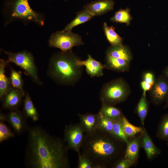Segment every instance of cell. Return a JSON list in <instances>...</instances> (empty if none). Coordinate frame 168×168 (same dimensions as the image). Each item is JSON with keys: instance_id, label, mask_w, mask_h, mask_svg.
Segmentation results:
<instances>
[{"instance_id": "1", "label": "cell", "mask_w": 168, "mask_h": 168, "mask_svg": "<svg viewBox=\"0 0 168 168\" xmlns=\"http://www.w3.org/2000/svg\"><path fill=\"white\" fill-rule=\"evenodd\" d=\"M26 164L32 168H67L69 148L64 140L40 126L29 129Z\"/></svg>"}, {"instance_id": "2", "label": "cell", "mask_w": 168, "mask_h": 168, "mask_svg": "<svg viewBox=\"0 0 168 168\" xmlns=\"http://www.w3.org/2000/svg\"><path fill=\"white\" fill-rule=\"evenodd\" d=\"M122 142L111 134L97 129L86 133L81 149L94 168H106L120 159Z\"/></svg>"}, {"instance_id": "3", "label": "cell", "mask_w": 168, "mask_h": 168, "mask_svg": "<svg viewBox=\"0 0 168 168\" xmlns=\"http://www.w3.org/2000/svg\"><path fill=\"white\" fill-rule=\"evenodd\" d=\"M78 59L72 50L54 54L49 60L47 74L58 84L73 86L82 75L83 66L77 64Z\"/></svg>"}, {"instance_id": "4", "label": "cell", "mask_w": 168, "mask_h": 168, "mask_svg": "<svg viewBox=\"0 0 168 168\" xmlns=\"http://www.w3.org/2000/svg\"><path fill=\"white\" fill-rule=\"evenodd\" d=\"M2 12L4 26L16 21H21L25 25L30 22L41 26L44 24V15L33 10L28 0H7Z\"/></svg>"}, {"instance_id": "5", "label": "cell", "mask_w": 168, "mask_h": 168, "mask_svg": "<svg viewBox=\"0 0 168 168\" xmlns=\"http://www.w3.org/2000/svg\"><path fill=\"white\" fill-rule=\"evenodd\" d=\"M131 92L127 82L123 78L113 79L104 84L100 92L101 103L114 105L125 101Z\"/></svg>"}, {"instance_id": "6", "label": "cell", "mask_w": 168, "mask_h": 168, "mask_svg": "<svg viewBox=\"0 0 168 168\" xmlns=\"http://www.w3.org/2000/svg\"><path fill=\"white\" fill-rule=\"evenodd\" d=\"M3 52L7 56V60L8 63H12L20 67L34 82L39 85H42L39 76L34 57L31 53L26 50L16 53L5 51Z\"/></svg>"}, {"instance_id": "7", "label": "cell", "mask_w": 168, "mask_h": 168, "mask_svg": "<svg viewBox=\"0 0 168 168\" xmlns=\"http://www.w3.org/2000/svg\"><path fill=\"white\" fill-rule=\"evenodd\" d=\"M48 44L50 47L67 52L72 50L73 47L83 45L84 43L78 34L63 30L53 33L49 39Z\"/></svg>"}, {"instance_id": "8", "label": "cell", "mask_w": 168, "mask_h": 168, "mask_svg": "<svg viewBox=\"0 0 168 168\" xmlns=\"http://www.w3.org/2000/svg\"><path fill=\"white\" fill-rule=\"evenodd\" d=\"M84 131L80 124H71L65 126L64 140L70 148L80 153L84 140Z\"/></svg>"}, {"instance_id": "9", "label": "cell", "mask_w": 168, "mask_h": 168, "mask_svg": "<svg viewBox=\"0 0 168 168\" xmlns=\"http://www.w3.org/2000/svg\"><path fill=\"white\" fill-rule=\"evenodd\" d=\"M149 91L152 103L156 105L161 104L168 94V80L163 76H158Z\"/></svg>"}, {"instance_id": "10", "label": "cell", "mask_w": 168, "mask_h": 168, "mask_svg": "<svg viewBox=\"0 0 168 168\" xmlns=\"http://www.w3.org/2000/svg\"><path fill=\"white\" fill-rule=\"evenodd\" d=\"M5 116L6 121L10 124L16 134L21 135L29 129L27 118L23 112L18 109L9 110Z\"/></svg>"}, {"instance_id": "11", "label": "cell", "mask_w": 168, "mask_h": 168, "mask_svg": "<svg viewBox=\"0 0 168 168\" xmlns=\"http://www.w3.org/2000/svg\"><path fill=\"white\" fill-rule=\"evenodd\" d=\"M25 95L24 91L12 86L1 99L2 108L9 110L18 109Z\"/></svg>"}, {"instance_id": "12", "label": "cell", "mask_w": 168, "mask_h": 168, "mask_svg": "<svg viewBox=\"0 0 168 168\" xmlns=\"http://www.w3.org/2000/svg\"><path fill=\"white\" fill-rule=\"evenodd\" d=\"M114 4L113 0H97L88 3L84 9L93 16H99L113 10Z\"/></svg>"}, {"instance_id": "13", "label": "cell", "mask_w": 168, "mask_h": 168, "mask_svg": "<svg viewBox=\"0 0 168 168\" xmlns=\"http://www.w3.org/2000/svg\"><path fill=\"white\" fill-rule=\"evenodd\" d=\"M78 65L84 66L87 74L91 77H99L103 75L105 65L94 59L91 55L88 54L87 58L84 60L78 59L77 61Z\"/></svg>"}, {"instance_id": "14", "label": "cell", "mask_w": 168, "mask_h": 168, "mask_svg": "<svg viewBox=\"0 0 168 168\" xmlns=\"http://www.w3.org/2000/svg\"><path fill=\"white\" fill-rule=\"evenodd\" d=\"M141 133L131 138L126 144L124 157L132 162L133 165L138 160L141 145Z\"/></svg>"}, {"instance_id": "15", "label": "cell", "mask_w": 168, "mask_h": 168, "mask_svg": "<svg viewBox=\"0 0 168 168\" xmlns=\"http://www.w3.org/2000/svg\"><path fill=\"white\" fill-rule=\"evenodd\" d=\"M141 145L149 160L154 158L161 153L160 150L154 143L144 127L141 133Z\"/></svg>"}, {"instance_id": "16", "label": "cell", "mask_w": 168, "mask_h": 168, "mask_svg": "<svg viewBox=\"0 0 168 168\" xmlns=\"http://www.w3.org/2000/svg\"><path fill=\"white\" fill-rule=\"evenodd\" d=\"M78 115L80 119V124L86 133H91L98 129L99 121L98 114H78Z\"/></svg>"}, {"instance_id": "17", "label": "cell", "mask_w": 168, "mask_h": 168, "mask_svg": "<svg viewBox=\"0 0 168 168\" xmlns=\"http://www.w3.org/2000/svg\"><path fill=\"white\" fill-rule=\"evenodd\" d=\"M130 62L124 59L106 55L105 58V68L118 72L128 71L130 67Z\"/></svg>"}, {"instance_id": "18", "label": "cell", "mask_w": 168, "mask_h": 168, "mask_svg": "<svg viewBox=\"0 0 168 168\" xmlns=\"http://www.w3.org/2000/svg\"><path fill=\"white\" fill-rule=\"evenodd\" d=\"M105 54L123 59L130 62L132 59V55L130 49L128 46L123 44L111 45L106 49Z\"/></svg>"}, {"instance_id": "19", "label": "cell", "mask_w": 168, "mask_h": 168, "mask_svg": "<svg viewBox=\"0 0 168 168\" xmlns=\"http://www.w3.org/2000/svg\"><path fill=\"white\" fill-rule=\"evenodd\" d=\"M8 63L7 60L0 59V98L1 100L11 87L9 78L5 74V68Z\"/></svg>"}, {"instance_id": "20", "label": "cell", "mask_w": 168, "mask_h": 168, "mask_svg": "<svg viewBox=\"0 0 168 168\" xmlns=\"http://www.w3.org/2000/svg\"><path fill=\"white\" fill-rule=\"evenodd\" d=\"M99 112L114 121L121 122L123 115L121 111L114 105L104 103H101Z\"/></svg>"}, {"instance_id": "21", "label": "cell", "mask_w": 168, "mask_h": 168, "mask_svg": "<svg viewBox=\"0 0 168 168\" xmlns=\"http://www.w3.org/2000/svg\"><path fill=\"white\" fill-rule=\"evenodd\" d=\"M23 101V112L26 117L31 118L34 121H37L39 119V115L28 92L25 95Z\"/></svg>"}, {"instance_id": "22", "label": "cell", "mask_w": 168, "mask_h": 168, "mask_svg": "<svg viewBox=\"0 0 168 168\" xmlns=\"http://www.w3.org/2000/svg\"><path fill=\"white\" fill-rule=\"evenodd\" d=\"M93 17V16L84 9L78 12L74 19L67 25L63 30L67 31H71L74 27L87 22Z\"/></svg>"}, {"instance_id": "23", "label": "cell", "mask_w": 168, "mask_h": 168, "mask_svg": "<svg viewBox=\"0 0 168 168\" xmlns=\"http://www.w3.org/2000/svg\"><path fill=\"white\" fill-rule=\"evenodd\" d=\"M103 28L106 39L111 45L123 44V39L115 31L114 26H109L106 22H105Z\"/></svg>"}, {"instance_id": "24", "label": "cell", "mask_w": 168, "mask_h": 168, "mask_svg": "<svg viewBox=\"0 0 168 168\" xmlns=\"http://www.w3.org/2000/svg\"><path fill=\"white\" fill-rule=\"evenodd\" d=\"M121 123L124 133L128 138H132L141 133L143 130V127L133 125L124 115Z\"/></svg>"}, {"instance_id": "25", "label": "cell", "mask_w": 168, "mask_h": 168, "mask_svg": "<svg viewBox=\"0 0 168 168\" xmlns=\"http://www.w3.org/2000/svg\"><path fill=\"white\" fill-rule=\"evenodd\" d=\"M148 110V103L146 94L142 93L136 108L137 114L142 125L144 127V122Z\"/></svg>"}, {"instance_id": "26", "label": "cell", "mask_w": 168, "mask_h": 168, "mask_svg": "<svg viewBox=\"0 0 168 168\" xmlns=\"http://www.w3.org/2000/svg\"><path fill=\"white\" fill-rule=\"evenodd\" d=\"M128 8L125 9H120L116 12L114 16L110 18V20L114 22L123 23L129 26L132 18Z\"/></svg>"}, {"instance_id": "27", "label": "cell", "mask_w": 168, "mask_h": 168, "mask_svg": "<svg viewBox=\"0 0 168 168\" xmlns=\"http://www.w3.org/2000/svg\"><path fill=\"white\" fill-rule=\"evenodd\" d=\"M98 114L99 121L98 129L111 134L114 121L104 115L99 111Z\"/></svg>"}, {"instance_id": "28", "label": "cell", "mask_w": 168, "mask_h": 168, "mask_svg": "<svg viewBox=\"0 0 168 168\" xmlns=\"http://www.w3.org/2000/svg\"><path fill=\"white\" fill-rule=\"evenodd\" d=\"M156 136L161 140H167L168 138V114L161 118L157 131Z\"/></svg>"}, {"instance_id": "29", "label": "cell", "mask_w": 168, "mask_h": 168, "mask_svg": "<svg viewBox=\"0 0 168 168\" xmlns=\"http://www.w3.org/2000/svg\"><path fill=\"white\" fill-rule=\"evenodd\" d=\"M9 78L12 86L24 91L23 87V83L21 72L17 71L11 68Z\"/></svg>"}, {"instance_id": "30", "label": "cell", "mask_w": 168, "mask_h": 168, "mask_svg": "<svg viewBox=\"0 0 168 168\" xmlns=\"http://www.w3.org/2000/svg\"><path fill=\"white\" fill-rule=\"evenodd\" d=\"M111 134L117 139L126 144L128 139L123 129L121 122L114 121Z\"/></svg>"}, {"instance_id": "31", "label": "cell", "mask_w": 168, "mask_h": 168, "mask_svg": "<svg viewBox=\"0 0 168 168\" xmlns=\"http://www.w3.org/2000/svg\"><path fill=\"white\" fill-rule=\"evenodd\" d=\"M15 136L14 133L2 121H0V142L2 143Z\"/></svg>"}, {"instance_id": "32", "label": "cell", "mask_w": 168, "mask_h": 168, "mask_svg": "<svg viewBox=\"0 0 168 168\" xmlns=\"http://www.w3.org/2000/svg\"><path fill=\"white\" fill-rule=\"evenodd\" d=\"M78 154V168H93L92 163L90 159L85 155L81 154Z\"/></svg>"}, {"instance_id": "33", "label": "cell", "mask_w": 168, "mask_h": 168, "mask_svg": "<svg viewBox=\"0 0 168 168\" xmlns=\"http://www.w3.org/2000/svg\"><path fill=\"white\" fill-rule=\"evenodd\" d=\"M133 165L132 162L124 157L116 161L112 166V167L114 168H129Z\"/></svg>"}, {"instance_id": "34", "label": "cell", "mask_w": 168, "mask_h": 168, "mask_svg": "<svg viewBox=\"0 0 168 168\" xmlns=\"http://www.w3.org/2000/svg\"><path fill=\"white\" fill-rule=\"evenodd\" d=\"M142 80L147 83L154 84L156 79L154 73L150 71L144 72L142 75Z\"/></svg>"}, {"instance_id": "35", "label": "cell", "mask_w": 168, "mask_h": 168, "mask_svg": "<svg viewBox=\"0 0 168 168\" xmlns=\"http://www.w3.org/2000/svg\"><path fill=\"white\" fill-rule=\"evenodd\" d=\"M154 84L147 83L142 80L140 82V85L143 91V93L146 94V92L150 91Z\"/></svg>"}, {"instance_id": "36", "label": "cell", "mask_w": 168, "mask_h": 168, "mask_svg": "<svg viewBox=\"0 0 168 168\" xmlns=\"http://www.w3.org/2000/svg\"><path fill=\"white\" fill-rule=\"evenodd\" d=\"M163 76L168 80V66L166 67L163 71Z\"/></svg>"}, {"instance_id": "37", "label": "cell", "mask_w": 168, "mask_h": 168, "mask_svg": "<svg viewBox=\"0 0 168 168\" xmlns=\"http://www.w3.org/2000/svg\"><path fill=\"white\" fill-rule=\"evenodd\" d=\"M166 103V107H168V94L165 100Z\"/></svg>"}, {"instance_id": "38", "label": "cell", "mask_w": 168, "mask_h": 168, "mask_svg": "<svg viewBox=\"0 0 168 168\" xmlns=\"http://www.w3.org/2000/svg\"><path fill=\"white\" fill-rule=\"evenodd\" d=\"M166 140H167V145L168 146V138H167V139Z\"/></svg>"}, {"instance_id": "39", "label": "cell", "mask_w": 168, "mask_h": 168, "mask_svg": "<svg viewBox=\"0 0 168 168\" xmlns=\"http://www.w3.org/2000/svg\"><path fill=\"white\" fill-rule=\"evenodd\" d=\"M65 1H67L68 0H64Z\"/></svg>"}]
</instances>
